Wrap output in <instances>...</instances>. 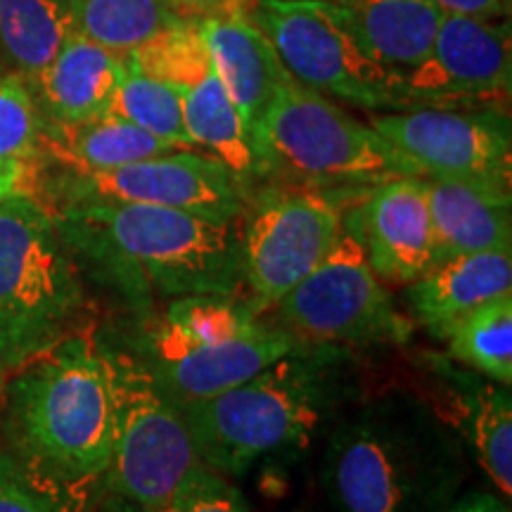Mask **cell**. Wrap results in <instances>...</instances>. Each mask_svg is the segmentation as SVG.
Segmentation results:
<instances>
[{
  "label": "cell",
  "mask_w": 512,
  "mask_h": 512,
  "mask_svg": "<svg viewBox=\"0 0 512 512\" xmlns=\"http://www.w3.org/2000/svg\"><path fill=\"white\" fill-rule=\"evenodd\" d=\"M467 448L422 396L382 394L337 420L320 482L337 512H446Z\"/></svg>",
  "instance_id": "1"
},
{
  "label": "cell",
  "mask_w": 512,
  "mask_h": 512,
  "mask_svg": "<svg viewBox=\"0 0 512 512\" xmlns=\"http://www.w3.org/2000/svg\"><path fill=\"white\" fill-rule=\"evenodd\" d=\"M48 211L67 247L88 256L126 292L166 299L240 294L238 223L131 202H72Z\"/></svg>",
  "instance_id": "2"
},
{
  "label": "cell",
  "mask_w": 512,
  "mask_h": 512,
  "mask_svg": "<svg viewBox=\"0 0 512 512\" xmlns=\"http://www.w3.org/2000/svg\"><path fill=\"white\" fill-rule=\"evenodd\" d=\"M5 422L15 456L64 484L102 479L114 446L110 351L86 332L12 373Z\"/></svg>",
  "instance_id": "3"
},
{
  "label": "cell",
  "mask_w": 512,
  "mask_h": 512,
  "mask_svg": "<svg viewBox=\"0 0 512 512\" xmlns=\"http://www.w3.org/2000/svg\"><path fill=\"white\" fill-rule=\"evenodd\" d=\"M344 363L337 347L304 344L238 387L181 406L197 453L221 477H240L306 446L344 401Z\"/></svg>",
  "instance_id": "4"
},
{
  "label": "cell",
  "mask_w": 512,
  "mask_h": 512,
  "mask_svg": "<svg viewBox=\"0 0 512 512\" xmlns=\"http://www.w3.org/2000/svg\"><path fill=\"white\" fill-rule=\"evenodd\" d=\"M256 178L342 204L399 176H420L366 121L290 79L252 136Z\"/></svg>",
  "instance_id": "5"
},
{
  "label": "cell",
  "mask_w": 512,
  "mask_h": 512,
  "mask_svg": "<svg viewBox=\"0 0 512 512\" xmlns=\"http://www.w3.org/2000/svg\"><path fill=\"white\" fill-rule=\"evenodd\" d=\"M88 299L72 249L36 197L0 200V368L15 373L81 332Z\"/></svg>",
  "instance_id": "6"
},
{
  "label": "cell",
  "mask_w": 512,
  "mask_h": 512,
  "mask_svg": "<svg viewBox=\"0 0 512 512\" xmlns=\"http://www.w3.org/2000/svg\"><path fill=\"white\" fill-rule=\"evenodd\" d=\"M114 446L102 475L133 510H155L221 477L204 463L181 408L140 358L112 354Z\"/></svg>",
  "instance_id": "7"
},
{
  "label": "cell",
  "mask_w": 512,
  "mask_h": 512,
  "mask_svg": "<svg viewBox=\"0 0 512 512\" xmlns=\"http://www.w3.org/2000/svg\"><path fill=\"white\" fill-rule=\"evenodd\" d=\"M252 22L294 81L368 112L396 110L399 76L363 46L354 17L335 0H249Z\"/></svg>",
  "instance_id": "8"
},
{
  "label": "cell",
  "mask_w": 512,
  "mask_h": 512,
  "mask_svg": "<svg viewBox=\"0 0 512 512\" xmlns=\"http://www.w3.org/2000/svg\"><path fill=\"white\" fill-rule=\"evenodd\" d=\"M275 306L287 330L306 344L399 347L413 337V320L396 309L347 230L323 264Z\"/></svg>",
  "instance_id": "9"
},
{
  "label": "cell",
  "mask_w": 512,
  "mask_h": 512,
  "mask_svg": "<svg viewBox=\"0 0 512 512\" xmlns=\"http://www.w3.org/2000/svg\"><path fill=\"white\" fill-rule=\"evenodd\" d=\"M31 197L46 209L72 202H131L238 223L249 188L221 159L200 150H174L93 174L62 169L53 183H38Z\"/></svg>",
  "instance_id": "10"
},
{
  "label": "cell",
  "mask_w": 512,
  "mask_h": 512,
  "mask_svg": "<svg viewBox=\"0 0 512 512\" xmlns=\"http://www.w3.org/2000/svg\"><path fill=\"white\" fill-rule=\"evenodd\" d=\"M242 287L254 311L275 306L323 264L342 235V211L328 195L271 185L247 197Z\"/></svg>",
  "instance_id": "11"
},
{
  "label": "cell",
  "mask_w": 512,
  "mask_h": 512,
  "mask_svg": "<svg viewBox=\"0 0 512 512\" xmlns=\"http://www.w3.org/2000/svg\"><path fill=\"white\" fill-rule=\"evenodd\" d=\"M370 126L437 181L512 192V126L498 107H411L375 114Z\"/></svg>",
  "instance_id": "12"
},
{
  "label": "cell",
  "mask_w": 512,
  "mask_h": 512,
  "mask_svg": "<svg viewBox=\"0 0 512 512\" xmlns=\"http://www.w3.org/2000/svg\"><path fill=\"white\" fill-rule=\"evenodd\" d=\"M124 60L152 79L166 83L183 102V117L195 150L221 159L252 192L256 164L238 107L233 105L219 72L192 19H183Z\"/></svg>",
  "instance_id": "13"
},
{
  "label": "cell",
  "mask_w": 512,
  "mask_h": 512,
  "mask_svg": "<svg viewBox=\"0 0 512 512\" xmlns=\"http://www.w3.org/2000/svg\"><path fill=\"white\" fill-rule=\"evenodd\" d=\"M512 91L510 19L444 15L430 53L396 83V110L498 107Z\"/></svg>",
  "instance_id": "14"
},
{
  "label": "cell",
  "mask_w": 512,
  "mask_h": 512,
  "mask_svg": "<svg viewBox=\"0 0 512 512\" xmlns=\"http://www.w3.org/2000/svg\"><path fill=\"white\" fill-rule=\"evenodd\" d=\"M342 230L361 245L384 285H411L437 264L425 176H399L339 207Z\"/></svg>",
  "instance_id": "15"
},
{
  "label": "cell",
  "mask_w": 512,
  "mask_h": 512,
  "mask_svg": "<svg viewBox=\"0 0 512 512\" xmlns=\"http://www.w3.org/2000/svg\"><path fill=\"white\" fill-rule=\"evenodd\" d=\"M430 394L422 396L458 434L505 501L512 496V396L477 370H463L439 356H425Z\"/></svg>",
  "instance_id": "16"
},
{
  "label": "cell",
  "mask_w": 512,
  "mask_h": 512,
  "mask_svg": "<svg viewBox=\"0 0 512 512\" xmlns=\"http://www.w3.org/2000/svg\"><path fill=\"white\" fill-rule=\"evenodd\" d=\"M304 344L306 342L287 328L256 323L242 335L202 344L178 356L143 363V366L150 370L164 394L181 408L238 387L240 382L261 373L278 358L302 349Z\"/></svg>",
  "instance_id": "17"
},
{
  "label": "cell",
  "mask_w": 512,
  "mask_h": 512,
  "mask_svg": "<svg viewBox=\"0 0 512 512\" xmlns=\"http://www.w3.org/2000/svg\"><path fill=\"white\" fill-rule=\"evenodd\" d=\"M197 27L252 143L275 95L292 76L268 36L252 22L247 5L211 12L197 19Z\"/></svg>",
  "instance_id": "18"
},
{
  "label": "cell",
  "mask_w": 512,
  "mask_h": 512,
  "mask_svg": "<svg viewBox=\"0 0 512 512\" xmlns=\"http://www.w3.org/2000/svg\"><path fill=\"white\" fill-rule=\"evenodd\" d=\"M124 57L76 31L55 60L27 83L46 124H81L110 114Z\"/></svg>",
  "instance_id": "19"
},
{
  "label": "cell",
  "mask_w": 512,
  "mask_h": 512,
  "mask_svg": "<svg viewBox=\"0 0 512 512\" xmlns=\"http://www.w3.org/2000/svg\"><path fill=\"white\" fill-rule=\"evenodd\" d=\"M413 320L437 339L479 306L512 292V252L453 256L406 285Z\"/></svg>",
  "instance_id": "20"
},
{
  "label": "cell",
  "mask_w": 512,
  "mask_h": 512,
  "mask_svg": "<svg viewBox=\"0 0 512 512\" xmlns=\"http://www.w3.org/2000/svg\"><path fill=\"white\" fill-rule=\"evenodd\" d=\"M427 195L437 264L465 254L512 252V192L427 178Z\"/></svg>",
  "instance_id": "21"
},
{
  "label": "cell",
  "mask_w": 512,
  "mask_h": 512,
  "mask_svg": "<svg viewBox=\"0 0 512 512\" xmlns=\"http://www.w3.org/2000/svg\"><path fill=\"white\" fill-rule=\"evenodd\" d=\"M166 140L152 136L131 121L102 114L81 124H46L43 121V157L64 171L93 174L174 152Z\"/></svg>",
  "instance_id": "22"
},
{
  "label": "cell",
  "mask_w": 512,
  "mask_h": 512,
  "mask_svg": "<svg viewBox=\"0 0 512 512\" xmlns=\"http://www.w3.org/2000/svg\"><path fill=\"white\" fill-rule=\"evenodd\" d=\"M354 17L363 46L401 76L425 60L444 19L430 0H335Z\"/></svg>",
  "instance_id": "23"
},
{
  "label": "cell",
  "mask_w": 512,
  "mask_h": 512,
  "mask_svg": "<svg viewBox=\"0 0 512 512\" xmlns=\"http://www.w3.org/2000/svg\"><path fill=\"white\" fill-rule=\"evenodd\" d=\"M76 31L72 0H0V72L31 83Z\"/></svg>",
  "instance_id": "24"
},
{
  "label": "cell",
  "mask_w": 512,
  "mask_h": 512,
  "mask_svg": "<svg viewBox=\"0 0 512 512\" xmlns=\"http://www.w3.org/2000/svg\"><path fill=\"white\" fill-rule=\"evenodd\" d=\"M43 166V117L34 95L22 79L0 72V178L31 195Z\"/></svg>",
  "instance_id": "25"
},
{
  "label": "cell",
  "mask_w": 512,
  "mask_h": 512,
  "mask_svg": "<svg viewBox=\"0 0 512 512\" xmlns=\"http://www.w3.org/2000/svg\"><path fill=\"white\" fill-rule=\"evenodd\" d=\"M72 3L81 34L121 57L183 22L169 0H72Z\"/></svg>",
  "instance_id": "26"
},
{
  "label": "cell",
  "mask_w": 512,
  "mask_h": 512,
  "mask_svg": "<svg viewBox=\"0 0 512 512\" xmlns=\"http://www.w3.org/2000/svg\"><path fill=\"white\" fill-rule=\"evenodd\" d=\"M453 361L498 384L512 382V292L479 306L444 335Z\"/></svg>",
  "instance_id": "27"
},
{
  "label": "cell",
  "mask_w": 512,
  "mask_h": 512,
  "mask_svg": "<svg viewBox=\"0 0 512 512\" xmlns=\"http://www.w3.org/2000/svg\"><path fill=\"white\" fill-rule=\"evenodd\" d=\"M110 114L145 128L178 150H195L183 117V102L166 83L152 79L124 60V74L114 93Z\"/></svg>",
  "instance_id": "28"
},
{
  "label": "cell",
  "mask_w": 512,
  "mask_h": 512,
  "mask_svg": "<svg viewBox=\"0 0 512 512\" xmlns=\"http://www.w3.org/2000/svg\"><path fill=\"white\" fill-rule=\"evenodd\" d=\"M0 512H88L83 486L64 484L0 451Z\"/></svg>",
  "instance_id": "29"
},
{
  "label": "cell",
  "mask_w": 512,
  "mask_h": 512,
  "mask_svg": "<svg viewBox=\"0 0 512 512\" xmlns=\"http://www.w3.org/2000/svg\"><path fill=\"white\" fill-rule=\"evenodd\" d=\"M128 512H252L245 496L240 494L238 486L228 482V477H216L209 484L192 489L176 501L162 505L155 510H133Z\"/></svg>",
  "instance_id": "30"
},
{
  "label": "cell",
  "mask_w": 512,
  "mask_h": 512,
  "mask_svg": "<svg viewBox=\"0 0 512 512\" xmlns=\"http://www.w3.org/2000/svg\"><path fill=\"white\" fill-rule=\"evenodd\" d=\"M444 15L477 19H510L503 0H430Z\"/></svg>",
  "instance_id": "31"
},
{
  "label": "cell",
  "mask_w": 512,
  "mask_h": 512,
  "mask_svg": "<svg viewBox=\"0 0 512 512\" xmlns=\"http://www.w3.org/2000/svg\"><path fill=\"white\" fill-rule=\"evenodd\" d=\"M249 0H169V5L181 19H197L211 15V12L230 8V5H247Z\"/></svg>",
  "instance_id": "32"
},
{
  "label": "cell",
  "mask_w": 512,
  "mask_h": 512,
  "mask_svg": "<svg viewBox=\"0 0 512 512\" xmlns=\"http://www.w3.org/2000/svg\"><path fill=\"white\" fill-rule=\"evenodd\" d=\"M446 512H510V505L505 498H496L484 494V491H472V494L448 505Z\"/></svg>",
  "instance_id": "33"
},
{
  "label": "cell",
  "mask_w": 512,
  "mask_h": 512,
  "mask_svg": "<svg viewBox=\"0 0 512 512\" xmlns=\"http://www.w3.org/2000/svg\"><path fill=\"white\" fill-rule=\"evenodd\" d=\"M17 188L12 183H8V181H3V178H0V200H5V197H10V195H17Z\"/></svg>",
  "instance_id": "34"
},
{
  "label": "cell",
  "mask_w": 512,
  "mask_h": 512,
  "mask_svg": "<svg viewBox=\"0 0 512 512\" xmlns=\"http://www.w3.org/2000/svg\"><path fill=\"white\" fill-rule=\"evenodd\" d=\"M503 3H505V8H508V10L512 12V0H503Z\"/></svg>",
  "instance_id": "35"
},
{
  "label": "cell",
  "mask_w": 512,
  "mask_h": 512,
  "mask_svg": "<svg viewBox=\"0 0 512 512\" xmlns=\"http://www.w3.org/2000/svg\"><path fill=\"white\" fill-rule=\"evenodd\" d=\"M3 380H5V373H3V368H0V387H3Z\"/></svg>",
  "instance_id": "36"
}]
</instances>
